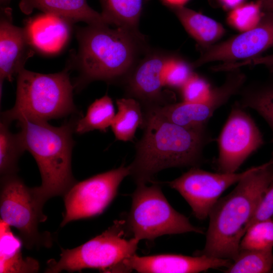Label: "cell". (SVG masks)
<instances>
[{"instance_id": "cell-1", "label": "cell", "mask_w": 273, "mask_h": 273, "mask_svg": "<svg viewBox=\"0 0 273 273\" xmlns=\"http://www.w3.org/2000/svg\"><path fill=\"white\" fill-rule=\"evenodd\" d=\"M142 137L136 145L130 175L137 185L146 184L164 169L197 166L203 151L213 139L206 127L190 128L169 122L151 110L144 117Z\"/></svg>"}, {"instance_id": "cell-2", "label": "cell", "mask_w": 273, "mask_h": 273, "mask_svg": "<svg viewBox=\"0 0 273 273\" xmlns=\"http://www.w3.org/2000/svg\"><path fill=\"white\" fill-rule=\"evenodd\" d=\"M273 181V158L238 183L211 210L204 249L200 254L234 260L240 242L268 186Z\"/></svg>"}, {"instance_id": "cell-3", "label": "cell", "mask_w": 273, "mask_h": 273, "mask_svg": "<svg viewBox=\"0 0 273 273\" xmlns=\"http://www.w3.org/2000/svg\"><path fill=\"white\" fill-rule=\"evenodd\" d=\"M79 43L74 64L79 89L95 80L111 82L126 76L134 66L144 36L123 27L88 25L77 31Z\"/></svg>"}, {"instance_id": "cell-4", "label": "cell", "mask_w": 273, "mask_h": 273, "mask_svg": "<svg viewBox=\"0 0 273 273\" xmlns=\"http://www.w3.org/2000/svg\"><path fill=\"white\" fill-rule=\"evenodd\" d=\"M19 132L25 151L33 157L41 177V184L35 187L46 202L53 197L64 196L77 182L72 172L71 157L75 142L76 121L60 126L48 121L24 118L17 120Z\"/></svg>"}, {"instance_id": "cell-5", "label": "cell", "mask_w": 273, "mask_h": 273, "mask_svg": "<svg viewBox=\"0 0 273 273\" xmlns=\"http://www.w3.org/2000/svg\"><path fill=\"white\" fill-rule=\"evenodd\" d=\"M68 67L53 74L22 69L17 76L15 105L1 113V119L9 123L22 118L48 121L78 113Z\"/></svg>"}, {"instance_id": "cell-6", "label": "cell", "mask_w": 273, "mask_h": 273, "mask_svg": "<svg viewBox=\"0 0 273 273\" xmlns=\"http://www.w3.org/2000/svg\"><path fill=\"white\" fill-rule=\"evenodd\" d=\"M125 224L124 221L116 220L83 244L71 249L61 248L59 260H49L45 272L81 271L85 268L119 272L124 260L135 254L140 241L134 237L129 240L124 237Z\"/></svg>"}, {"instance_id": "cell-7", "label": "cell", "mask_w": 273, "mask_h": 273, "mask_svg": "<svg viewBox=\"0 0 273 273\" xmlns=\"http://www.w3.org/2000/svg\"><path fill=\"white\" fill-rule=\"evenodd\" d=\"M127 225L133 237L139 241L153 240L164 235L203 233L170 205L156 184L137 185L132 196Z\"/></svg>"}, {"instance_id": "cell-8", "label": "cell", "mask_w": 273, "mask_h": 273, "mask_svg": "<svg viewBox=\"0 0 273 273\" xmlns=\"http://www.w3.org/2000/svg\"><path fill=\"white\" fill-rule=\"evenodd\" d=\"M46 202L35 187L26 186L17 174L1 178V220L17 230L28 249L52 245L50 234L38 230L39 224L47 219L42 209Z\"/></svg>"}, {"instance_id": "cell-9", "label": "cell", "mask_w": 273, "mask_h": 273, "mask_svg": "<svg viewBox=\"0 0 273 273\" xmlns=\"http://www.w3.org/2000/svg\"><path fill=\"white\" fill-rule=\"evenodd\" d=\"M128 175L129 165H121L77 181L63 196L65 211L61 226L102 213L115 198L121 181Z\"/></svg>"}, {"instance_id": "cell-10", "label": "cell", "mask_w": 273, "mask_h": 273, "mask_svg": "<svg viewBox=\"0 0 273 273\" xmlns=\"http://www.w3.org/2000/svg\"><path fill=\"white\" fill-rule=\"evenodd\" d=\"M217 142L218 154L215 164L218 171L234 173L263 144V139L253 118L236 102Z\"/></svg>"}, {"instance_id": "cell-11", "label": "cell", "mask_w": 273, "mask_h": 273, "mask_svg": "<svg viewBox=\"0 0 273 273\" xmlns=\"http://www.w3.org/2000/svg\"><path fill=\"white\" fill-rule=\"evenodd\" d=\"M258 167L253 166L238 173H224L209 172L194 166L167 184L185 199L194 216L203 220L208 217L211 210L227 189Z\"/></svg>"}, {"instance_id": "cell-12", "label": "cell", "mask_w": 273, "mask_h": 273, "mask_svg": "<svg viewBox=\"0 0 273 273\" xmlns=\"http://www.w3.org/2000/svg\"><path fill=\"white\" fill-rule=\"evenodd\" d=\"M273 46V13L264 12L257 25L222 42L202 49L194 68L212 62H238L260 56Z\"/></svg>"}, {"instance_id": "cell-13", "label": "cell", "mask_w": 273, "mask_h": 273, "mask_svg": "<svg viewBox=\"0 0 273 273\" xmlns=\"http://www.w3.org/2000/svg\"><path fill=\"white\" fill-rule=\"evenodd\" d=\"M233 260L204 254L189 256L159 254L139 256L135 254L124 260L119 272L134 270L143 273H196L211 268L229 267Z\"/></svg>"}, {"instance_id": "cell-14", "label": "cell", "mask_w": 273, "mask_h": 273, "mask_svg": "<svg viewBox=\"0 0 273 273\" xmlns=\"http://www.w3.org/2000/svg\"><path fill=\"white\" fill-rule=\"evenodd\" d=\"M0 23V88L4 80L12 81L33 54L24 28L13 25L11 10H2Z\"/></svg>"}, {"instance_id": "cell-15", "label": "cell", "mask_w": 273, "mask_h": 273, "mask_svg": "<svg viewBox=\"0 0 273 273\" xmlns=\"http://www.w3.org/2000/svg\"><path fill=\"white\" fill-rule=\"evenodd\" d=\"M170 56L158 52L148 54L126 75L129 95L149 108L159 106L162 101L163 71Z\"/></svg>"}, {"instance_id": "cell-16", "label": "cell", "mask_w": 273, "mask_h": 273, "mask_svg": "<svg viewBox=\"0 0 273 273\" xmlns=\"http://www.w3.org/2000/svg\"><path fill=\"white\" fill-rule=\"evenodd\" d=\"M72 24L60 17L43 13L30 19L24 28L33 49L44 54L53 55L66 45Z\"/></svg>"}, {"instance_id": "cell-17", "label": "cell", "mask_w": 273, "mask_h": 273, "mask_svg": "<svg viewBox=\"0 0 273 273\" xmlns=\"http://www.w3.org/2000/svg\"><path fill=\"white\" fill-rule=\"evenodd\" d=\"M19 6L21 11L27 15L38 9L71 23L83 22L88 25H109L102 13L88 5L87 0H20Z\"/></svg>"}, {"instance_id": "cell-18", "label": "cell", "mask_w": 273, "mask_h": 273, "mask_svg": "<svg viewBox=\"0 0 273 273\" xmlns=\"http://www.w3.org/2000/svg\"><path fill=\"white\" fill-rule=\"evenodd\" d=\"M23 242L12 232L11 226L0 219V272H36L39 264L31 257L24 258Z\"/></svg>"}, {"instance_id": "cell-19", "label": "cell", "mask_w": 273, "mask_h": 273, "mask_svg": "<svg viewBox=\"0 0 273 273\" xmlns=\"http://www.w3.org/2000/svg\"><path fill=\"white\" fill-rule=\"evenodd\" d=\"M170 8L201 49L213 44L225 33L223 25L209 17L184 6Z\"/></svg>"}, {"instance_id": "cell-20", "label": "cell", "mask_w": 273, "mask_h": 273, "mask_svg": "<svg viewBox=\"0 0 273 273\" xmlns=\"http://www.w3.org/2000/svg\"><path fill=\"white\" fill-rule=\"evenodd\" d=\"M118 111L111 125L116 139L127 142L134 138L136 129L143 126L144 117L139 102L132 98L117 100Z\"/></svg>"}, {"instance_id": "cell-21", "label": "cell", "mask_w": 273, "mask_h": 273, "mask_svg": "<svg viewBox=\"0 0 273 273\" xmlns=\"http://www.w3.org/2000/svg\"><path fill=\"white\" fill-rule=\"evenodd\" d=\"M102 14L109 24L140 33L138 24L145 0H100Z\"/></svg>"}, {"instance_id": "cell-22", "label": "cell", "mask_w": 273, "mask_h": 273, "mask_svg": "<svg viewBox=\"0 0 273 273\" xmlns=\"http://www.w3.org/2000/svg\"><path fill=\"white\" fill-rule=\"evenodd\" d=\"M238 94L237 102L242 107L255 110L267 122L272 132L273 144V82L250 83L243 86Z\"/></svg>"}, {"instance_id": "cell-23", "label": "cell", "mask_w": 273, "mask_h": 273, "mask_svg": "<svg viewBox=\"0 0 273 273\" xmlns=\"http://www.w3.org/2000/svg\"><path fill=\"white\" fill-rule=\"evenodd\" d=\"M115 115L112 100L105 95L93 102L85 116L76 121L75 132L78 134L94 130L105 132L111 126Z\"/></svg>"}, {"instance_id": "cell-24", "label": "cell", "mask_w": 273, "mask_h": 273, "mask_svg": "<svg viewBox=\"0 0 273 273\" xmlns=\"http://www.w3.org/2000/svg\"><path fill=\"white\" fill-rule=\"evenodd\" d=\"M10 123L1 120L0 123V174L1 178L17 174L18 160L24 152L19 133L11 131Z\"/></svg>"}, {"instance_id": "cell-25", "label": "cell", "mask_w": 273, "mask_h": 273, "mask_svg": "<svg viewBox=\"0 0 273 273\" xmlns=\"http://www.w3.org/2000/svg\"><path fill=\"white\" fill-rule=\"evenodd\" d=\"M272 249H242L224 270L226 273H266L272 271Z\"/></svg>"}, {"instance_id": "cell-26", "label": "cell", "mask_w": 273, "mask_h": 273, "mask_svg": "<svg viewBox=\"0 0 273 273\" xmlns=\"http://www.w3.org/2000/svg\"><path fill=\"white\" fill-rule=\"evenodd\" d=\"M272 247L273 215L252 224L247 230L240 245V250L269 249Z\"/></svg>"}, {"instance_id": "cell-27", "label": "cell", "mask_w": 273, "mask_h": 273, "mask_svg": "<svg viewBox=\"0 0 273 273\" xmlns=\"http://www.w3.org/2000/svg\"><path fill=\"white\" fill-rule=\"evenodd\" d=\"M264 14L259 1L244 3L230 10L228 24L241 32L253 28L258 24Z\"/></svg>"}, {"instance_id": "cell-28", "label": "cell", "mask_w": 273, "mask_h": 273, "mask_svg": "<svg viewBox=\"0 0 273 273\" xmlns=\"http://www.w3.org/2000/svg\"><path fill=\"white\" fill-rule=\"evenodd\" d=\"M193 66L182 58L170 55L163 71L164 86L181 88L194 73Z\"/></svg>"}, {"instance_id": "cell-29", "label": "cell", "mask_w": 273, "mask_h": 273, "mask_svg": "<svg viewBox=\"0 0 273 273\" xmlns=\"http://www.w3.org/2000/svg\"><path fill=\"white\" fill-rule=\"evenodd\" d=\"M180 89L184 102L200 103L209 98L212 88L205 78L194 72Z\"/></svg>"}, {"instance_id": "cell-30", "label": "cell", "mask_w": 273, "mask_h": 273, "mask_svg": "<svg viewBox=\"0 0 273 273\" xmlns=\"http://www.w3.org/2000/svg\"><path fill=\"white\" fill-rule=\"evenodd\" d=\"M272 215L273 181L265 192L255 214L250 223L249 228L253 223L267 219Z\"/></svg>"}, {"instance_id": "cell-31", "label": "cell", "mask_w": 273, "mask_h": 273, "mask_svg": "<svg viewBox=\"0 0 273 273\" xmlns=\"http://www.w3.org/2000/svg\"><path fill=\"white\" fill-rule=\"evenodd\" d=\"M255 65H263L269 69L273 68V54L266 56H259L238 62L225 64L223 68L225 71H229L241 67Z\"/></svg>"}, {"instance_id": "cell-32", "label": "cell", "mask_w": 273, "mask_h": 273, "mask_svg": "<svg viewBox=\"0 0 273 273\" xmlns=\"http://www.w3.org/2000/svg\"><path fill=\"white\" fill-rule=\"evenodd\" d=\"M225 9L230 10L245 3V0H217Z\"/></svg>"}, {"instance_id": "cell-33", "label": "cell", "mask_w": 273, "mask_h": 273, "mask_svg": "<svg viewBox=\"0 0 273 273\" xmlns=\"http://www.w3.org/2000/svg\"><path fill=\"white\" fill-rule=\"evenodd\" d=\"M261 4L263 12L273 13V0H257Z\"/></svg>"}, {"instance_id": "cell-34", "label": "cell", "mask_w": 273, "mask_h": 273, "mask_svg": "<svg viewBox=\"0 0 273 273\" xmlns=\"http://www.w3.org/2000/svg\"><path fill=\"white\" fill-rule=\"evenodd\" d=\"M166 6L169 8L177 6H182L189 0H161Z\"/></svg>"}, {"instance_id": "cell-35", "label": "cell", "mask_w": 273, "mask_h": 273, "mask_svg": "<svg viewBox=\"0 0 273 273\" xmlns=\"http://www.w3.org/2000/svg\"><path fill=\"white\" fill-rule=\"evenodd\" d=\"M1 3H6L7 0H0Z\"/></svg>"}, {"instance_id": "cell-36", "label": "cell", "mask_w": 273, "mask_h": 273, "mask_svg": "<svg viewBox=\"0 0 273 273\" xmlns=\"http://www.w3.org/2000/svg\"><path fill=\"white\" fill-rule=\"evenodd\" d=\"M270 70L271 71V72H272V73H273V68H272V69H270Z\"/></svg>"}, {"instance_id": "cell-37", "label": "cell", "mask_w": 273, "mask_h": 273, "mask_svg": "<svg viewBox=\"0 0 273 273\" xmlns=\"http://www.w3.org/2000/svg\"><path fill=\"white\" fill-rule=\"evenodd\" d=\"M272 272H273V268H272Z\"/></svg>"}]
</instances>
